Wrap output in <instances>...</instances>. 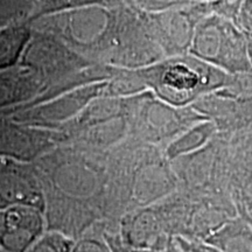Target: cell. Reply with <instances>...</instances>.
Wrapping results in <instances>:
<instances>
[{"instance_id": "5b68a950", "label": "cell", "mask_w": 252, "mask_h": 252, "mask_svg": "<svg viewBox=\"0 0 252 252\" xmlns=\"http://www.w3.org/2000/svg\"><path fill=\"white\" fill-rule=\"evenodd\" d=\"M220 252H252V226L244 217L229 220L203 242Z\"/></svg>"}, {"instance_id": "277c9868", "label": "cell", "mask_w": 252, "mask_h": 252, "mask_svg": "<svg viewBox=\"0 0 252 252\" xmlns=\"http://www.w3.org/2000/svg\"><path fill=\"white\" fill-rule=\"evenodd\" d=\"M41 231L42 220L36 210L20 206L0 210V245L6 250L24 251Z\"/></svg>"}, {"instance_id": "7a4b0ae2", "label": "cell", "mask_w": 252, "mask_h": 252, "mask_svg": "<svg viewBox=\"0 0 252 252\" xmlns=\"http://www.w3.org/2000/svg\"><path fill=\"white\" fill-rule=\"evenodd\" d=\"M188 54L230 76L252 74L243 31L216 14H209L197 24Z\"/></svg>"}, {"instance_id": "52a82bcc", "label": "cell", "mask_w": 252, "mask_h": 252, "mask_svg": "<svg viewBox=\"0 0 252 252\" xmlns=\"http://www.w3.org/2000/svg\"><path fill=\"white\" fill-rule=\"evenodd\" d=\"M70 245V242L62 236L50 234L39 239L28 252H69Z\"/></svg>"}, {"instance_id": "8992f818", "label": "cell", "mask_w": 252, "mask_h": 252, "mask_svg": "<svg viewBox=\"0 0 252 252\" xmlns=\"http://www.w3.org/2000/svg\"><path fill=\"white\" fill-rule=\"evenodd\" d=\"M216 131V125L213 121H204L191 126L188 130L182 132L180 135L172 141L167 149V156L169 159H179L201 150Z\"/></svg>"}, {"instance_id": "8fae6325", "label": "cell", "mask_w": 252, "mask_h": 252, "mask_svg": "<svg viewBox=\"0 0 252 252\" xmlns=\"http://www.w3.org/2000/svg\"><path fill=\"white\" fill-rule=\"evenodd\" d=\"M245 39H247V45H248V56L249 61H250V65L252 69V32H243Z\"/></svg>"}, {"instance_id": "30bf717a", "label": "cell", "mask_w": 252, "mask_h": 252, "mask_svg": "<svg viewBox=\"0 0 252 252\" xmlns=\"http://www.w3.org/2000/svg\"><path fill=\"white\" fill-rule=\"evenodd\" d=\"M175 239L180 244V247L188 252H220L216 249L209 247V245L204 243H201V242H187L179 237Z\"/></svg>"}, {"instance_id": "9c48e42d", "label": "cell", "mask_w": 252, "mask_h": 252, "mask_svg": "<svg viewBox=\"0 0 252 252\" xmlns=\"http://www.w3.org/2000/svg\"><path fill=\"white\" fill-rule=\"evenodd\" d=\"M104 239L108 243L111 252H154L150 250H143V249H135L127 245L123 241L121 235L116 234H105Z\"/></svg>"}, {"instance_id": "6da1fadb", "label": "cell", "mask_w": 252, "mask_h": 252, "mask_svg": "<svg viewBox=\"0 0 252 252\" xmlns=\"http://www.w3.org/2000/svg\"><path fill=\"white\" fill-rule=\"evenodd\" d=\"M152 87L161 99L184 109L208 94L224 89L231 76L194 56H172L156 65L150 74Z\"/></svg>"}, {"instance_id": "5bb4252c", "label": "cell", "mask_w": 252, "mask_h": 252, "mask_svg": "<svg viewBox=\"0 0 252 252\" xmlns=\"http://www.w3.org/2000/svg\"><path fill=\"white\" fill-rule=\"evenodd\" d=\"M184 250H185V249H184ZM186 251V250H185ZM186 252H188V251H186Z\"/></svg>"}, {"instance_id": "7c38bea8", "label": "cell", "mask_w": 252, "mask_h": 252, "mask_svg": "<svg viewBox=\"0 0 252 252\" xmlns=\"http://www.w3.org/2000/svg\"><path fill=\"white\" fill-rule=\"evenodd\" d=\"M161 252H186V251L180 247V244H179L178 242H176V239L174 238L171 243L168 244V247Z\"/></svg>"}, {"instance_id": "4fadbf2b", "label": "cell", "mask_w": 252, "mask_h": 252, "mask_svg": "<svg viewBox=\"0 0 252 252\" xmlns=\"http://www.w3.org/2000/svg\"><path fill=\"white\" fill-rule=\"evenodd\" d=\"M239 216H242V217H244L245 220H248L249 222V224H250L251 226H252V216H248V215H244V214H238Z\"/></svg>"}, {"instance_id": "3957f363", "label": "cell", "mask_w": 252, "mask_h": 252, "mask_svg": "<svg viewBox=\"0 0 252 252\" xmlns=\"http://www.w3.org/2000/svg\"><path fill=\"white\" fill-rule=\"evenodd\" d=\"M126 244L135 249L161 252L173 241L165 220L158 209H145L126 220L121 235Z\"/></svg>"}, {"instance_id": "ba28073f", "label": "cell", "mask_w": 252, "mask_h": 252, "mask_svg": "<svg viewBox=\"0 0 252 252\" xmlns=\"http://www.w3.org/2000/svg\"><path fill=\"white\" fill-rule=\"evenodd\" d=\"M72 252H111L105 239H84L75 247Z\"/></svg>"}]
</instances>
